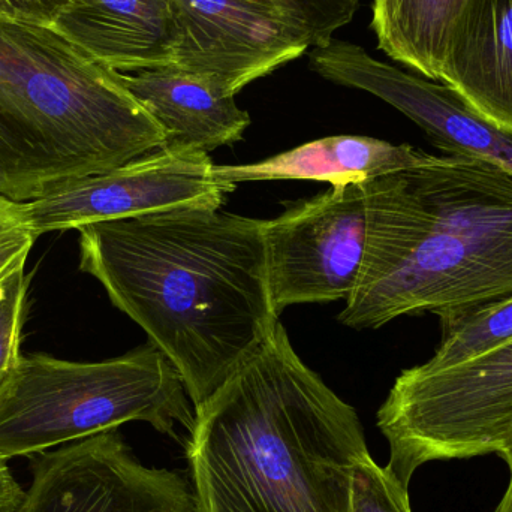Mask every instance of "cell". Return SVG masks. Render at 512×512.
<instances>
[{
  "label": "cell",
  "mask_w": 512,
  "mask_h": 512,
  "mask_svg": "<svg viewBox=\"0 0 512 512\" xmlns=\"http://www.w3.org/2000/svg\"><path fill=\"white\" fill-rule=\"evenodd\" d=\"M77 231L81 270L173 364L195 411L280 322L259 219L192 206Z\"/></svg>",
  "instance_id": "1"
},
{
  "label": "cell",
  "mask_w": 512,
  "mask_h": 512,
  "mask_svg": "<svg viewBox=\"0 0 512 512\" xmlns=\"http://www.w3.org/2000/svg\"><path fill=\"white\" fill-rule=\"evenodd\" d=\"M195 512H349L370 456L357 412L298 357L282 322L195 411Z\"/></svg>",
  "instance_id": "2"
},
{
  "label": "cell",
  "mask_w": 512,
  "mask_h": 512,
  "mask_svg": "<svg viewBox=\"0 0 512 512\" xmlns=\"http://www.w3.org/2000/svg\"><path fill=\"white\" fill-rule=\"evenodd\" d=\"M369 249L343 325L430 312L441 324L512 295V173L477 156L370 180Z\"/></svg>",
  "instance_id": "3"
},
{
  "label": "cell",
  "mask_w": 512,
  "mask_h": 512,
  "mask_svg": "<svg viewBox=\"0 0 512 512\" xmlns=\"http://www.w3.org/2000/svg\"><path fill=\"white\" fill-rule=\"evenodd\" d=\"M164 147L119 72L47 24L0 17V197L30 203Z\"/></svg>",
  "instance_id": "4"
},
{
  "label": "cell",
  "mask_w": 512,
  "mask_h": 512,
  "mask_svg": "<svg viewBox=\"0 0 512 512\" xmlns=\"http://www.w3.org/2000/svg\"><path fill=\"white\" fill-rule=\"evenodd\" d=\"M131 421L176 441L177 426H195L182 378L152 343L96 363L21 354L0 394V456H39Z\"/></svg>",
  "instance_id": "5"
},
{
  "label": "cell",
  "mask_w": 512,
  "mask_h": 512,
  "mask_svg": "<svg viewBox=\"0 0 512 512\" xmlns=\"http://www.w3.org/2000/svg\"><path fill=\"white\" fill-rule=\"evenodd\" d=\"M387 468L408 487L438 460L501 454L512 442V342L453 366L400 373L378 411Z\"/></svg>",
  "instance_id": "6"
},
{
  "label": "cell",
  "mask_w": 512,
  "mask_h": 512,
  "mask_svg": "<svg viewBox=\"0 0 512 512\" xmlns=\"http://www.w3.org/2000/svg\"><path fill=\"white\" fill-rule=\"evenodd\" d=\"M182 42L174 65L236 96L348 24L360 0H176Z\"/></svg>",
  "instance_id": "7"
},
{
  "label": "cell",
  "mask_w": 512,
  "mask_h": 512,
  "mask_svg": "<svg viewBox=\"0 0 512 512\" xmlns=\"http://www.w3.org/2000/svg\"><path fill=\"white\" fill-rule=\"evenodd\" d=\"M370 182L331 188L262 221L268 282L277 312L294 304L348 300L369 249Z\"/></svg>",
  "instance_id": "8"
},
{
  "label": "cell",
  "mask_w": 512,
  "mask_h": 512,
  "mask_svg": "<svg viewBox=\"0 0 512 512\" xmlns=\"http://www.w3.org/2000/svg\"><path fill=\"white\" fill-rule=\"evenodd\" d=\"M234 186L219 182L207 153L164 147L107 173L21 203L36 237L177 207L222 209Z\"/></svg>",
  "instance_id": "9"
},
{
  "label": "cell",
  "mask_w": 512,
  "mask_h": 512,
  "mask_svg": "<svg viewBox=\"0 0 512 512\" xmlns=\"http://www.w3.org/2000/svg\"><path fill=\"white\" fill-rule=\"evenodd\" d=\"M21 512H195V502L180 472L144 466L114 430L39 454Z\"/></svg>",
  "instance_id": "10"
},
{
  "label": "cell",
  "mask_w": 512,
  "mask_h": 512,
  "mask_svg": "<svg viewBox=\"0 0 512 512\" xmlns=\"http://www.w3.org/2000/svg\"><path fill=\"white\" fill-rule=\"evenodd\" d=\"M310 66L331 83L372 93L417 123L448 155L477 156L512 173V134L478 113L441 81L402 71L351 42L313 48Z\"/></svg>",
  "instance_id": "11"
},
{
  "label": "cell",
  "mask_w": 512,
  "mask_h": 512,
  "mask_svg": "<svg viewBox=\"0 0 512 512\" xmlns=\"http://www.w3.org/2000/svg\"><path fill=\"white\" fill-rule=\"evenodd\" d=\"M51 27L117 72L174 65L182 42L176 0H68Z\"/></svg>",
  "instance_id": "12"
},
{
  "label": "cell",
  "mask_w": 512,
  "mask_h": 512,
  "mask_svg": "<svg viewBox=\"0 0 512 512\" xmlns=\"http://www.w3.org/2000/svg\"><path fill=\"white\" fill-rule=\"evenodd\" d=\"M120 83L161 126L165 147L209 155L242 140L251 117L207 75L177 65L119 72Z\"/></svg>",
  "instance_id": "13"
},
{
  "label": "cell",
  "mask_w": 512,
  "mask_h": 512,
  "mask_svg": "<svg viewBox=\"0 0 512 512\" xmlns=\"http://www.w3.org/2000/svg\"><path fill=\"white\" fill-rule=\"evenodd\" d=\"M439 81L512 134V0L466 3Z\"/></svg>",
  "instance_id": "14"
},
{
  "label": "cell",
  "mask_w": 512,
  "mask_h": 512,
  "mask_svg": "<svg viewBox=\"0 0 512 512\" xmlns=\"http://www.w3.org/2000/svg\"><path fill=\"white\" fill-rule=\"evenodd\" d=\"M435 155L409 144L372 137L336 135L295 147L248 165H215L216 179L228 186L261 180H315L331 188L366 183L378 177L429 164Z\"/></svg>",
  "instance_id": "15"
},
{
  "label": "cell",
  "mask_w": 512,
  "mask_h": 512,
  "mask_svg": "<svg viewBox=\"0 0 512 512\" xmlns=\"http://www.w3.org/2000/svg\"><path fill=\"white\" fill-rule=\"evenodd\" d=\"M469 0H373L379 48L427 80L439 81L451 33Z\"/></svg>",
  "instance_id": "16"
},
{
  "label": "cell",
  "mask_w": 512,
  "mask_h": 512,
  "mask_svg": "<svg viewBox=\"0 0 512 512\" xmlns=\"http://www.w3.org/2000/svg\"><path fill=\"white\" fill-rule=\"evenodd\" d=\"M442 328L444 339L433 357L423 363L427 369L453 366L512 342V295L478 307Z\"/></svg>",
  "instance_id": "17"
},
{
  "label": "cell",
  "mask_w": 512,
  "mask_h": 512,
  "mask_svg": "<svg viewBox=\"0 0 512 512\" xmlns=\"http://www.w3.org/2000/svg\"><path fill=\"white\" fill-rule=\"evenodd\" d=\"M29 277L18 268L0 282V394L5 390L21 354Z\"/></svg>",
  "instance_id": "18"
},
{
  "label": "cell",
  "mask_w": 512,
  "mask_h": 512,
  "mask_svg": "<svg viewBox=\"0 0 512 512\" xmlns=\"http://www.w3.org/2000/svg\"><path fill=\"white\" fill-rule=\"evenodd\" d=\"M408 487L372 456L355 468L349 512H412Z\"/></svg>",
  "instance_id": "19"
},
{
  "label": "cell",
  "mask_w": 512,
  "mask_h": 512,
  "mask_svg": "<svg viewBox=\"0 0 512 512\" xmlns=\"http://www.w3.org/2000/svg\"><path fill=\"white\" fill-rule=\"evenodd\" d=\"M36 239L21 203L0 197V282L18 268L26 267Z\"/></svg>",
  "instance_id": "20"
},
{
  "label": "cell",
  "mask_w": 512,
  "mask_h": 512,
  "mask_svg": "<svg viewBox=\"0 0 512 512\" xmlns=\"http://www.w3.org/2000/svg\"><path fill=\"white\" fill-rule=\"evenodd\" d=\"M66 5L68 0H0V17L51 26Z\"/></svg>",
  "instance_id": "21"
},
{
  "label": "cell",
  "mask_w": 512,
  "mask_h": 512,
  "mask_svg": "<svg viewBox=\"0 0 512 512\" xmlns=\"http://www.w3.org/2000/svg\"><path fill=\"white\" fill-rule=\"evenodd\" d=\"M27 490L15 481L8 460L0 456V512H21L26 504Z\"/></svg>",
  "instance_id": "22"
},
{
  "label": "cell",
  "mask_w": 512,
  "mask_h": 512,
  "mask_svg": "<svg viewBox=\"0 0 512 512\" xmlns=\"http://www.w3.org/2000/svg\"><path fill=\"white\" fill-rule=\"evenodd\" d=\"M499 457L507 462L508 469H510V483H508L507 492H505L504 498L499 502L495 512H512V442L499 454Z\"/></svg>",
  "instance_id": "23"
}]
</instances>
